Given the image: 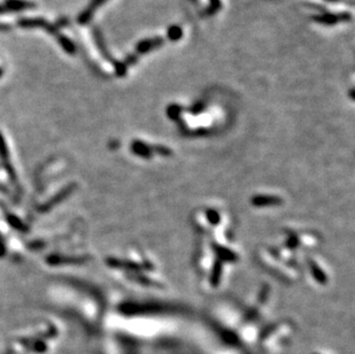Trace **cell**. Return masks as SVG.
Wrapping results in <instances>:
<instances>
[{
	"mask_svg": "<svg viewBox=\"0 0 355 354\" xmlns=\"http://www.w3.org/2000/svg\"><path fill=\"white\" fill-rule=\"evenodd\" d=\"M105 2H107V0H92L89 6H87L79 16V23L85 24L89 22L92 18V16H94V14L96 13L97 9H98L100 6H103V4Z\"/></svg>",
	"mask_w": 355,
	"mask_h": 354,
	"instance_id": "4",
	"label": "cell"
},
{
	"mask_svg": "<svg viewBox=\"0 0 355 354\" xmlns=\"http://www.w3.org/2000/svg\"><path fill=\"white\" fill-rule=\"evenodd\" d=\"M164 40L162 37H155V38H151V40H146V41H142L136 47L135 52L133 54H130L123 62H116L115 64V71L116 74L119 76H123L126 69H128V67L134 65L136 61L138 60V58L140 55L145 54V53H147L150 51L154 50V48H157L159 46H161L163 44Z\"/></svg>",
	"mask_w": 355,
	"mask_h": 354,
	"instance_id": "1",
	"label": "cell"
},
{
	"mask_svg": "<svg viewBox=\"0 0 355 354\" xmlns=\"http://www.w3.org/2000/svg\"><path fill=\"white\" fill-rule=\"evenodd\" d=\"M3 75V70H2V68H0V76Z\"/></svg>",
	"mask_w": 355,
	"mask_h": 354,
	"instance_id": "7",
	"label": "cell"
},
{
	"mask_svg": "<svg viewBox=\"0 0 355 354\" xmlns=\"http://www.w3.org/2000/svg\"><path fill=\"white\" fill-rule=\"evenodd\" d=\"M32 7L33 5L31 3L24 2V0H6L3 5H0V14L8 12H18Z\"/></svg>",
	"mask_w": 355,
	"mask_h": 354,
	"instance_id": "2",
	"label": "cell"
},
{
	"mask_svg": "<svg viewBox=\"0 0 355 354\" xmlns=\"http://www.w3.org/2000/svg\"><path fill=\"white\" fill-rule=\"evenodd\" d=\"M182 29L177 27V26H174L172 28H169L168 30V38L170 41H178L179 38L182 37Z\"/></svg>",
	"mask_w": 355,
	"mask_h": 354,
	"instance_id": "5",
	"label": "cell"
},
{
	"mask_svg": "<svg viewBox=\"0 0 355 354\" xmlns=\"http://www.w3.org/2000/svg\"><path fill=\"white\" fill-rule=\"evenodd\" d=\"M349 18H351V16H349V14H347V13H340V14L325 13V14H323V15L315 16L314 20L317 23H322V24H335V23H339V22L347 21V20H349Z\"/></svg>",
	"mask_w": 355,
	"mask_h": 354,
	"instance_id": "3",
	"label": "cell"
},
{
	"mask_svg": "<svg viewBox=\"0 0 355 354\" xmlns=\"http://www.w3.org/2000/svg\"><path fill=\"white\" fill-rule=\"evenodd\" d=\"M328 2H339V0H328Z\"/></svg>",
	"mask_w": 355,
	"mask_h": 354,
	"instance_id": "8",
	"label": "cell"
},
{
	"mask_svg": "<svg viewBox=\"0 0 355 354\" xmlns=\"http://www.w3.org/2000/svg\"><path fill=\"white\" fill-rule=\"evenodd\" d=\"M220 8H221L220 0H211V6H209V8H207L206 14H208V15H212V14L217 12Z\"/></svg>",
	"mask_w": 355,
	"mask_h": 354,
	"instance_id": "6",
	"label": "cell"
}]
</instances>
